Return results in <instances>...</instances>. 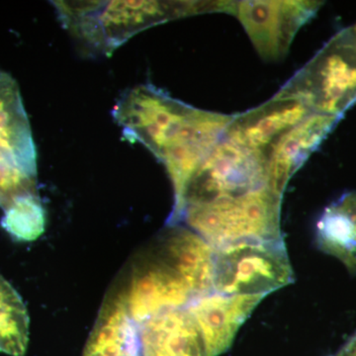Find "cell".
<instances>
[{
	"instance_id": "6da1fadb",
	"label": "cell",
	"mask_w": 356,
	"mask_h": 356,
	"mask_svg": "<svg viewBox=\"0 0 356 356\" xmlns=\"http://www.w3.org/2000/svg\"><path fill=\"white\" fill-rule=\"evenodd\" d=\"M214 291V248L186 227L168 226L135 257L103 305L130 320L181 308Z\"/></svg>"
},
{
	"instance_id": "7a4b0ae2",
	"label": "cell",
	"mask_w": 356,
	"mask_h": 356,
	"mask_svg": "<svg viewBox=\"0 0 356 356\" xmlns=\"http://www.w3.org/2000/svg\"><path fill=\"white\" fill-rule=\"evenodd\" d=\"M113 117L132 142H140L161 161L163 154L199 139L207 130L210 112L170 97L153 84L126 91Z\"/></svg>"
},
{
	"instance_id": "3957f363",
	"label": "cell",
	"mask_w": 356,
	"mask_h": 356,
	"mask_svg": "<svg viewBox=\"0 0 356 356\" xmlns=\"http://www.w3.org/2000/svg\"><path fill=\"white\" fill-rule=\"evenodd\" d=\"M283 195L269 187L238 197L185 208L179 222L213 248L245 241H280Z\"/></svg>"
},
{
	"instance_id": "277c9868",
	"label": "cell",
	"mask_w": 356,
	"mask_h": 356,
	"mask_svg": "<svg viewBox=\"0 0 356 356\" xmlns=\"http://www.w3.org/2000/svg\"><path fill=\"white\" fill-rule=\"evenodd\" d=\"M274 96L298 100L312 113L343 118L356 104L353 28H346L334 35Z\"/></svg>"
},
{
	"instance_id": "5b68a950",
	"label": "cell",
	"mask_w": 356,
	"mask_h": 356,
	"mask_svg": "<svg viewBox=\"0 0 356 356\" xmlns=\"http://www.w3.org/2000/svg\"><path fill=\"white\" fill-rule=\"evenodd\" d=\"M264 187H269L266 154L222 137L192 175L181 202L166 224L178 225L188 206L238 197Z\"/></svg>"
},
{
	"instance_id": "8992f818",
	"label": "cell",
	"mask_w": 356,
	"mask_h": 356,
	"mask_svg": "<svg viewBox=\"0 0 356 356\" xmlns=\"http://www.w3.org/2000/svg\"><path fill=\"white\" fill-rule=\"evenodd\" d=\"M293 281L284 240L245 241L214 248V291L266 296Z\"/></svg>"
},
{
	"instance_id": "52a82bcc",
	"label": "cell",
	"mask_w": 356,
	"mask_h": 356,
	"mask_svg": "<svg viewBox=\"0 0 356 356\" xmlns=\"http://www.w3.org/2000/svg\"><path fill=\"white\" fill-rule=\"evenodd\" d=\"M231 1H103L96 13L99 54L110 55L138 33L168 21L227 13Z\"/></svg>"
},
{
	"instance_id": "ba28073f",
	"label": "cell",
	"mask_w": 356,
	"mask_h": 356,
	"mask_svg": "<svg viewBox=\"0 0 356 356\" xmlns=\"http://www.w3.org/2000/svg\"><path fill=\"white\" fill-rule=\"evenodd\" d=\"M320 1H236L235 15L262 60L276 62L289 51L300 28L318 13Z\"/></svg>"
},
{
	"instance_id": "9c48e42d",
	"label": "cell",
	"mask_w": 356,
	"mask_h": 356,
	"mask_svg": "<svg viewBox=\"0 0 356 356\" xmlns=\"http://www.w3.org/2000/svg\"><path fill=\"white\" fill-rule=\"evenodd\" d=\"M310 114L298 100L273 96L261 106L234 115L224 139L268 156L274 144Z\"/></svg>"
},
{
	"instance_id": "30bf717a",
	"label": "cell",
	"mask_w": 356,
	"mask_h": 356,
	"mask_svg": "<svg viewBox=\"0 0 356 356\" xmlns=\"http://www.w3.org/2000/svg\"><path fill=\"white\" fill-rule=\"evenodd\" d=\"M341 118L312 113L287 131L271 147L267 156L268 186L283 195L289 180L298 172Z\"/></svg>"
},
{
	"instance_id": "8fae6325",
	"label": "cell",
	"mask_w": 356,
	"mask_h": 356,
	"mask_svg": "<svg viewBox=\"0 0 356 356\" xmlns=\"http://www.w3.org/2000/svg\"><path fill=\"white\" fill-rule=\"evenodd\" d=\"M264 297L213 291L189 304V310L202 332L208 356L221 355L231 348L241 325Z\"/></svg>"
},
{
	"instance_id": "7c38bea8",
	"label": "cell",
	"mask_w": 356,
	"mask_h": 356,
	"mask_svg": "<svg viewBox=\"0 0 356 356\" xmlns=\"http://www.w3.org/2000/svg\"><path fill=\"white\" fill-rule=\"evenodd\" d=\"M0 147L29 175L37 177V152L19 86L0 70Z\"/></svg>"
},
{
	"instance_id": "4fadbf2b",
	"label": "cell",
	"mask_w": 356,
	"mask_h": 356,
	"mask_svg": "<svg viewBox=\"0 0 356 356\" xmlns=\"http://www.w3.org/2000/svg\"><path fill=\"white\" fill-rule=\"evenodd\" d=\"M316 243L356 274V191L343 193L325 207L316 226Z\"/></svg>"
},
{
	"instance_id": "5bb4252c",
	"label": "cell",
	"mask_w": 356,
	"mask_h": 356,
	"mask_svg": "<svg viewBox=\"0 0 356 356\" xmlns=\"http://www.w3.org/2000/svg\"><path fill=\"white\" fill-rule=\"evenodd\" d=\"M29 316L24 302L0 275V351L24 356L29 341Z\"/></svg>"
},
{
	"instance_id": "9a60e30c",
	"label": "cell",
	"mask_w": 356,
	"mask_h": 356,
	"mask_svg": "<svg viewBox=\"0 0 356 356\" xmlns=\"http://www.w3.org/2000/svg\"><path fill=\"white\" fill-rule=\"evenodd\" d=\"M3 211L2 227L16 240L31 242L43 233L46 216L38 194L17 199Z\"/></svg>"
},
{
	"instance_id": "2e32d148",
	"label": "cell",
	"mask_w": 356,
	"mask_h": 356,
	"mask_svg": "<svg viewBox=\"0 0 356 356\" xmlns=\"http://www.w3.org/2000/svg\"><path fill=\"white\" fill-rule=\"evenodd\" d=\"M37 177H32L0 147V208L6 210L14 201L37 195Z\"/></svg>"
},
{
	"instance_id": "e0dca14e",
	"label": "cell",
	"mask_w": 356,
	"mask_h": 356,
	"mask_svg": "<svg viewBox=\"0 0 356 356\" xmlns=\"http://www.w3.org/2000/svg\"><path fill=\"white\" fill-rule=\"evenodd\" d=\"M332 356H356V332L341 346V350Z\"/></svg>"
},
{
	"instance_id": "ac0fdd59",
	"label": "cell",
	"mask_w": 356,
	"mask_h": 356,
	"mask_svg": "<svg viewBox=\"0 0 356 356\" xmlns=\"http://www.w3.org/2000/svg\"><path fill=\"white\" fill-rule=\"evenodd\" d=\"M353 30H355V32L356 33V24L355 26H353Z\"/></svg>"
}]
</instances>
